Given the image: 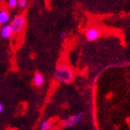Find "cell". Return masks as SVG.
Wrapping results in <instances>:
<instances>
[{"mask_svg":"<svg viewBox=\"0 0 130 130\" xmlns=\"http://www.w3.org/2000/svg\"><path fill=\"white\" fill-rule=\"evenodd\" d=\"M54 77L58 82L60 83H71L73 80L74 74H73V71L70 66L64 63H60L57 65V67L55 69Z\"/></svg>","mask_w":130,"mask_h":130,"instance_id":"6da1fadb","label":"cell"},{"mask_svg":"<svg viewBox=\"0 0 130 130\" xmlns=\"http://www.w3.org/2000/svg\"><path fill=\"white\" fill-rule=\"evenodd\" d=\"M11 29L13 31L14 35H19L22 31L25 29L26 26V18L22 14H18L14 17L13 19H11L9 22Z\"/></svg>","mask_w":130,"mask_h":130,"instance_id":"7a4b0ae2","label":"cell"},{"mask_svg":"<svg viewBox=\"0 0 130 130\" xmlns=\"http://www.w3.org/2000/svg\"><path fill=\"white\" fill-rule=\"evenodd\" d=\"M84 119V114L79 112V113L73 114L72 116L67 117L66 119L62 121V126L63 127H72L74 125H78L79 123L82 122V120Z\"/></svg>","mask_w":130,"mask_h":130,"instance_id":"3957f363","label":"cell"},{"mask_svg":"<svg viewBox=\"0 0 130 130\" xmlns=\"http://www.w3.org/2000/svg\"><path fill=\"white\" fill-rule=\"evenodd\" d=\"M100 36V31L95 27H91L87 29L86 32V37L88 41H95Z\"/></svg>","mask_w":130,"mask_h":130,"instance_id":"277c9868","label":"cell"},{"mask_svg":"<svg viewBox=\"0 0 130 130\" xmlns=\"http://www.w3.org/2000/svg\"><path fill=\"white\" fill-rule=\"evenodd\" d=\"M13 31H12L9 24L3 25L0 27V36L3 39H10L13 36Z\"/></svg>","mask_w":130,"mask_h":130,"instance_id":"5b68a950","label":"cell"},{"mask_svg":"<svg viewBox=\"0 0 130 130\" xmlns=\"http://www.w3.org/2000/svg\"><path fill=\"white\" fill-rule=\"evenodd\" d=\"M10 21H11L10 12L8 9H6V8L0 9V25L3 26V25L8 24V22H10Z\"/></svg>","mask_w":130,"mask_h":130,"instance_id":"8992f818","label":"cell"},{"mask_svg":"<svg viewBox=\"0 0 130 130\" xmlns=\"http://www.w3.org/2000/svg\"><path fill=\"white\" fill-rule=\"evenodd\" d=\"M32 82H34V85H35V87H42L44 85V82H45L44 75L41 73H35V75H34Z\"/></svg>","mask_w":130,"mask_h":130,"instance_id":"52a82bcc","label":"cell"},{"mask_svg":"<svg viewBox=\"0 0 130 130\" xmlns=\"http://www.w3.org/2000/svg\"><path fill=\"white\" fill-rule=\"evenodd\" d=\"M40 130H51L52 129V123L49 120H43L39 126Z\"/></svg>","mask_w":130,"mask_h":130,"instance_id":"ba28073f","label":"cell"},{"mask_svg":"<svg viewBox=\"0 0 130 130\" xmlns=\"http://www.w3.org/2000/svg\"><path fill=\"white\" fill-rule=\"evenodd\" d=\"M7 6H8V8L14 9L18 6V0H8V2H7Z\"/></svg>","mask_w":130,"mask_h":130,"instance_id":"9c48e42d","label":"cell"},{"mask_svg":"<svg viewBox=\"0 0 130 130\" xmlns=\"http://www.w3.org/2000/svg\"><path fill=\"white\" fill-rule=\"evenodd\" d=\"M28 6V1L27 0H19L18 1V7L22 9H24Z\"/></svg>","mask_w":130,"mask_h":130,"instance_id":"30bf717a","label":"cell"},{"mask_svg":"<svg viewBox=\"0 0 130 130\" xmlns=\"http://www.w3.org/2000/svg\"><path fill=\"white\" fill-rule=\"evenodd\" d=\"M67 35H68V32L67 31H61L60 34V36L61 38H66L67 37Z\"/></svg>","mask_w":130,"mask_h":130,"instance_id":"8fae6325","label":"cell"},{"mask_svg":"<svg viewBox=\"0 0 130 130\" xmlns=\"http://www.w3.org/2000/svg\"><path fill=\"white\" fill-rule=\"evenodd\" d=\"M3 110H4V107H3L2 103H0V113L3 111Z\"/></svg>","mask_w":130,"mask_h":130,"instance_id":"7c38bea8","label":"cell"},{"mask_svg":"<svg viewBox=\"0 0 130 130\" xmlns=\"http://www.w3.org/2000/svg\"><path fill=\"white\" fill-rule=\"evenodd\" d=\"M51 130H55V129H51Z\"/></svg>","mask_w":130,"mask_h":130,"instance_id":"4fadbf2b","label":"cell"}]
</instances>
